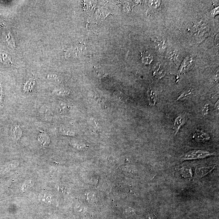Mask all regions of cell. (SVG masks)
<instances>
[{"mask_svg": "<svg viewBox=\"0 0 219 219\" xmlns=\"http://www.w3.org/2000/svg\"><path fill=\"white\" fill-rule=\"evenodd\" d=\"M215 155V153H211L207 151L201 150H195L187 153L182 157L181 160L183 161L185 160L204 159Z\"/></svg>", "mask_w": 219, "mask_h": 219, "instance_id": "obj_1", "label": "cell"}, {"mask_svg": "<svg viewBox=\"0 0 219 219\" xmlns=\"http://www.w3.org/2000/svg\"><path fill=\"white\" fill-rule=\"evenodd\" d=\"M23 131L21 126L18 124L12 125L10 129V137L13 141L18 142L21 139Z\"/></svg>", "mask_w": 219, "mask_h": 219, "instance_id": "obj_2", "label": "cell"}, {"mask_svg": "<svg viewBox=\"0 0 219 219\" xmlns=\"http://www.w3.org/2000/svg\"><path fill=\"white\" fill-rule=\"evenodd\" d=\"M37 140L40 145L43 147H47L50 142L49 135L44 131H39L37 136Z\"/></svg>", "mask_w": 219, "mask_h": 219, "instance_id": "obj_3", "label": "cell"}, {"mask_svg": "<svg viewBox=\"0 0 219 219\" xmlns=\"http://www.w3.org/2000/svg\"><path fill=\"white\" fill-rule=\"evenodd\" d=\"M38 115L42 118L47 121H50L51 119V111L47 106L41 107L38 111Z\"/></svg>", "mask_w": 219, "mask_h": 219, "instance_id": "obj_4", "label": "cell"}, {"mask_svg": "<svg viewBox=\"0 0 219 219\" xmlns=\"http://www.w3.org/2000/svg\"><path fill=\"white\" fill-rule=\"evenodd\" d=\"M192 138L198 142L203 143L210 139V136L207 133L201 130H197L193 135Z\"/></svg>", "mask_w": 219, "mask_h": 219, "instance_id": "obj_5", "label": "cell"}, {"mask_svg": "<svg viewBox=\"0 0 219 219\" xmlns=\"http://www.w3.org/2000/svg\"><path fill=\"white\" fill-rule=\"evenodd\" d=\"M215 166L211 167H198L195 170L196 175L199 177L201 178L208 174L215 169Z\"/></svg>", "mask_w": 219, "mask_h": 219, "instance_id": "obj_6", "label": "cell"}, {"mask_svg": "<svg viewBox=\"0 0 219 219\" xmlns=\"http://www.w3.org/2000/svg\"><path fill=\"white\" fill-rule=\"evenodd\" d=\"M0 59L2 63L4 64V65L7 66H10L12 65L11 56L6 52L1 51Z\"/></svg>", "mask_w": 219, "mask_h": 219, "instance_id": "obj_7", "label": "cell"}, {"mask_svg": "<svg viewBox=\"0 0 219 219\" xmlns=\"http://www.w3.org/2000/svg\"><path fill=\"white\" fill-rule=\"evenodd\" d=\"M35 85V80L30 78L27 81L23 86V91L25 93H31L34 88Z\"/></svg>", "mask_w": 219, "mask_h": 219, "instance_id": "obj_8", "label": "cell"}, {"mask_svg": "<svg viewBox=\"0 0 219 219\" xmlns=\"http://www.w3.org/2000/svg\"><path fill=\"white\" fill-rule=\"evenodd\" d=\"M185 122V118L181 116H178L176 118L174 124L173 129L174 130L175 134H176L180 128Z\"/></svg>", "mask_w": 219, "mask_h": 219, "instance_id": "obj_9", "label": "cell"}, {"mask_svg": "<svg viewBox=\"0 0 219 219\" xmlns=\"http://www.w3.org/2000/svg\"><path fill=\"white\" fill-rule=\"evenodd\" d=\"M153 57L150 54L145 52L142 54V63L145 65L150 64L153 61Z\"/></svg>", "mask_w": 219, "mask_h": 219, "instance_id": "obj_10", "label": "cell"}, {"mask_svg": "<svg viewBox=\"0 0 219 219\" xmlns=\"http://www.w3.org/2000/svg\"><path fill=\"white\" fill-rule=\"evenodd\" d=\"M148 95L149 102L150 105L152 106L154 105L155 104V102H156V99H157L155 93L150 88H149L148 91Z\"/></svg>", "mask_w": 219, "mask_h": 219, "instance_id": "obj_11", "label": "cell"}, {"mask_svg": "<svg viewBox=\"0 0 219 219\" xmlns=\"http://www.w3.org/2000/svg\"><path fill=\"white\" fill-rule=\"evenodd\" d=\"M60 132L61 134L63 135L74 136H75V134L74 131H72L70 128L64 127V126H61L59 129Z\"/></svg>", "mask_w": 219, "mask_h": 219, "instance_id": "obj_12", "label": "cell"}, {"mask_svg": "<svg viewBox=\"0 0 219 219\" xmlns=\"http://www.w3.org/2000/svg\"><path fill=\"white\" fill-rule=\"evenodd\" d=\"M181 174L185 178L190 177L192 175L191 169L187 167H183L181 169Z\"/></svg>", "mask_w": 219, "mask_h": 219, "instance_id": "obj_13", "label": "cell"}, {"mask_svg": "<svg viewBox=\"0 0 219 219\" xmlns=\"http://www.w3.org/2000/svg\"><path fill=\"white\" fill-rule=\"evenodd\" d=\"M34 183L31 180L26 181L21 187V190L23 191H26L29 189L31 188L34 185Z\"/></svg>", "mask_w": 219, "mask_h": 219, "instance_id": "obj_14", "label": "cell"}, {"mask_svg": "<svg viewBox=\"0 0 219 219\" xmlns=\"http://www.w3.org/2000/svg\"><path fill=\"white\" fill-rule=\"evenodd\" d=\"M67 109V106L63 103H59L57 107V111L60 113H64L66 112Z\"/></svg>", "mask_w": 219, "mask_h": 219, "instance_id": "obj_15", "label": "cell"}, {"mask_svg": "<svg viewBox=\"0 0 219 219\" xmlns=\"http://www.w3.org/2000/svg\"><path fill=\"white\" fill-rule=\"evenodd\" d=\"M53 93L56 95L64 96L68 95L69 93L67 90H64V89H61L54 90Z\"/></svg>", "mask_w": 219, "mask_h": 219, "instance_id": "obj_16", "label": "cell"}, {"mask_svg": "<svg viewBox=\"0 0 219 219\" xmlns=\"http://www.w3.org/2000/svg\"><path fill=\"white\" fill-rule=\"evenodd\" d=\"M149 5L152 8H158L160 5L161 2L159 1H149Z\"/></svg>", "mask_w": 219, "mask_h": 219, "instance_id": "obj_17", "label": "cell"}, {"mask_svg": "<svg viewBox=\"0 0 219 219\" xmlns=\"http://www.w3.org/2000/svg\"><path fill=\"white\" fill-rule=\"evenodd\" d=\"M191 91L192 90L190 89V90H186V91H184L182 94L180 95V97L178 98V100L184 99L185 97H187V96L190 94L191 93Z\"/></svg>", "mask_w": 219, "mask_h": 219, "instance_id": "obj_18", "label": "cell"}, {"mask_svg": "<svg viewBox=\"0 0 219 219\" xmlns=\"http://www.w3.org/2000/svg\"><path fill=\"white\" fill-rule=\"evenodd\" d=\"M4 93L3 87L0 84V104H2L4 101Z\"/></svg>", "mask_w": 219, "mask_h": 219, "instance_id": "obj_19", "label": "cell"}, {"mask_svg": "<svg viewBox=\"0 0 219 219\" xmlns=\"http://www.w3.org/2000/svg\"><path fill=\"white\" fill-rule=\"evenodd\" d=\"M208 110H209V105L206 104L205 106L202 111V115L203 116H205L208 115Z\"/></svg>", "mask_w": 219, "mask_h": 219, "instance_id": "obj_20", "label": "cell"}, {"mask_svg": "<svg viewBox=\"0 0 219 219\" xmlns=\"http://www.w3.org/2000/svg\"><path fill=\"white\" fill-rule=\"evenodd\" d=\"M218 14H219V7L213 9L211 12L210 15H211V17H214L215 16Z\"/></svg>", "mask_w": 219, "mask_h": 219, "instance_id": "obj_21", "label": "cell"}, {"mask_svg": "<svg viewBox=\"0 0 219 219\" xmlns=\"http://www.w3.org/2000/svg\"><path fill=\"white\" fill-rule=\"evenodd\" d=\"M44 201H46L47 202H50V201H52L51 196L48 195H46L44 196Z\"/></svg>", "mask_w": 219, "mask_h": 219, "instance_id": "obj_22", "label": "cell"}]
</instances>
